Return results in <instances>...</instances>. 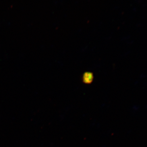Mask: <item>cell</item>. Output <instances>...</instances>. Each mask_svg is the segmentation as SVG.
<instances>
[{"label":"cell","instance_id":"obj_1","mask_svg":"<svg viewBox=\"0 0 147 147\" xmlns=\"http://www.w3.org/2000/svg\"><path fill=\"white\" fill-rule=\"evenodd\" d=\"M93 79V76L90 72H86L83 76V82L86 84H90L91 83Z\"/></svg>","mask_w":147,"mask_h":147}]
</instances>
